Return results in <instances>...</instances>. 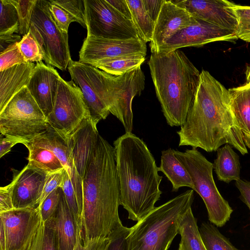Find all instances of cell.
I'll use <instances>...</instances> for the list:
<instances>
[{
    "mask_svg": "<svg viewBox=\"0 0 250 250\" xmlns=\"http://www.w3.org/2000/svg\"><path fill=\"white\" fill-rule=\"evenodd\" d=\"M177 133L179 146L212 152L228 144L243 155L248 153L231 108L228 89L204 70L200 73L199 86L186 121Z\"/></svg>",
    "mask_w": 250,
    "mask_h": 250,
    "instance_id": "1",
    "label": "cell"
},
{
    "mask_svg": "<svg viewBox=\"0 0 250 250\" xmlns=\"http://www.w3.org/2000/svg\"><path fill=\"white\" fill-rule=\"evenodd\" d=\"M82 180L80 239L108 237L123 225L118 212L119 183L114 147L99 134Z\"/></svg>",
    "mask_w": 250,
    "mask_h": 250,
    "instance_id": "2",
    "label": "cell"
},
{
    "mask_svg": "<svg viewBox=\"0 0 250 250\" xmlns=\"http://www.w3.org/2000/svg\"><path fill=\"white\" fill-rule=\"evenodd\" d=\"M113 145L120 205L128 219L138 222L155 208L162 194L163 177L146 143L132 132L118 138Z\"/></svg>",
    "mask_w": 250,
    "mask_h": 250,
    "instance_id": "3",
    "label": "cell"
},
{
    "mask_svg": "<svg viewBox=\"0 0 250 250\" xmlns=\"http://www.w3.org/2000/svg\"><path fill=\"white\" fill-rule=\"evenodd\" d=\"M148 64L167 124L171 127L181 126L195 99L200 73L179 49L152 53Z\"/></svg>",
    "mask_w": 250,
    "mask_h": 250,
    "instance_id": "4",
    "label": "cell"
},
{
    "mask_svg": "<svg viewBox=\"0 0 250 250\" xmlns=\"http://www.w3.org/2000/svg\"><path fill=\"white\" fill-rule=\"evenodd\" d=\"M188 190L159 207L131 227L128 250H167L181 222L194 201Z\"/></svg>",
    "mask_w": 250,
    "mask_h": 250,
    "instance_id": "5",
    "label": "cell"
},
{
    "mask_svg": "<svg viewBox=\"0 0 250 250\" xmlns=\"http://www.w3.org/2000/svg\"><path fill=\"white\" fill-rule=\"evenodd\" d=\"M173 150L190 175L194 191L205 204L209 222L217 227L224 226L229 220L233 209L216 186L212 175L213 164L196 148L187 149L185 152Z\"/></svg>",
    "mask_w": 250,
    "mask_h": 250,
    "instance_id": "6",
    "label": "cell"
},
{
    "mask_svg": "<svg viewBox=\"0 0 250 250\" xmlns=\"http://www.w3.org/2000/svg\"><path fill=\"white\" fill-rule=\"evenodd\" d=\"M47 118L24 87L0 112V131L4 136L28 141L47 129Z\"/></svg>",
    "mask_w": 250,
    "mask_h": 250,
    "instance_id": "7",
    "label": "cell"
},
{
    "mask_svg": "<svg viewBox=\"0 0 250 250\" xmlns=\"http://www.w3.org/2000/svg\"><path fill=\"white\" fill-rule=\"evenodd\" d=\"M49 0H37L29 30L41 48L43 60L48 65L65 71L71 60L68 34L62 32L50 13Z\"/></svg>",
    "mask_w": 250,
    "mask_h": 250,
    "instance_id": "8",
    "label": "cell"
},
{
    "mask_svg": "<svg viewBox=\"0 0 250 250\" xmlns=\"http://www.w3.org/2000/svg\"><path fill=\"white\" fill-rule=\"evenodd\" d=\"M104 88V101L110 113L123 124L125 133L133 128L132 102L145 88V76L141 66L120 76L101 70Z\"/></svg>",
    "mask_w": 250,
    "mask_h": 250,
    "instance_id": "9",
    "label": "cell"
},
{
    "mask_svg": "<svg viewBox=\"0 0 250 250\" xmlns=\"http://www.w3.org/2000/svg\"><path fill=\"white\" fill-rule=\"evenodd\" d=\"M90 117L80 88L72 80L60 78L53 109L47 117L49 125L62 137H69Z\"/></svg>",
    "mask_w": 250,
    "mask_h": 250,
    "instance_id": "10",
    "label": "cell"
},
{
    "mask_svg": "<svg viewBox=\"0 0 250 250\" xmlns=\"http://www.w3.org/2000/svg\"><path fill=\"white\" fill-rule=\"evenodd\" d=\"M84 4L87 36L121 40L140 38L133 21L106 0H84Z\"/></svg>",
    "mask_w": 250,
    "mask_h": 250,
    "instance_id": "11",
    "label": "cell"
},
{
    "mask_svg": "<svg viewBox=\"0 0 250 250\" xmlns=\"http://www.w3.org/2000/svg\"><path fill=\"white\" fill-rule=\"evenodd\" d=\"M68 70L72 81L83 93L90 118L97 124L110 112L105 104L104 88L101 70L93 66L71 60Z\"/></svg>",
    "mask_w": 250,
    "mask_h": 250,
    "instance_id": "12",
    "label": "cell"
},
{
    "mask_svg": "<svg viewBox=\"0 0 250 250\" xmlns=\"http://www.w3.org/2000/svg\"><path fill=\"white\" fill-rule=\"evenodd\" d=\"M146 42L140 38L110 39L87 36L79 51V62L92 65L104 59L134 55L146 56Z\"/></svg>",
    "mask_w": 250,
    "mask_h": 250,
    "instance_id": "13",
    "label": "cell"
},
{
    "mask_svg": "<svg viewBox=\"0 0 250 250\" xmlns=\"http://www.w3.org/2000/svg\"><path fill=\"white\" fill-rule=\"evenodd\" d=\"M41 218L38 207L0 213V229L4 232L6 250H25Z\"/></svg>",
    "mask_w": 250,
    "mask_h": 250,
    "instance_id": "14",
    "label": "cell"
},
{
    "mask_svg": "<svg viewBox=\"0 0 250 250\" xmlns=\"http://www.w3.org/2000/svg\"><path fill=\"white\" fill-rule=\"evenodd\" d=\"M195 22L167 41L155 53H168L181 48L199 46L213 42H234L236 33L196 18Z\"/></svg>",
    "mask_w": 250,
    "mask_h": 250,
    "instance_id": "15",
    "label": "cell"
},
{
    "mask_svg": "<svg viewBox=\"0 0 250 250\" xmlns=\"http://www.w3.org/2000/svg\"><path fill=\"white\" fill-rule=\"evenodd\" d=\"M192 16L217 27L236 32L238 21L233 9L235 3L225 0H173Z\"/></svg>",
    "mask_w": 250,
    "mask_h": 250,
    "instance_id": "16",
    "label": "cell"
},
{
    "mask_svg": "<svg viewBox=\"0 0 250 250\" xmlns=\"http://www.w3.org/2000/svg\"><path fill=\"white\" fill-rule=\"evenodd\" d=\"M196 20L186 10L174 3L171 0L163 4L155 22L150 47L151 53L159 48L180 31Z\"/></svg>",
    "mask_w": 250,
    "mask_h": 250,
    "instance_id": "17",
    "label": "cell"
},
{
    "mask_svg": "<svg viewBox=\"0 0 250 250\" xmlns=\"http://www.w3.org/2000/svg\"><path fill=\"white\" fill-rule=\"evenodd\" d=\"M14 174L12 200L14 208L38 207L47 173L27 164L18 173Z\"/></svg>",
    "mask_w": 250,
    "mask_h": 250,
    "instance_id": "18",
    "label": "cell"
},
{
    "mask_svg": "<svg viewBox=\"0 0 250 250\" xmlns=\"http://www.w3.org/2000/svg\"><path fill=\"white\" fill-rule=\"evenodd\" d=\"M61 76L51 65L37 62L27 87L47 118L51 112Z\"/></svg>",
    "mask_w": 250,
    "mask_h": 250,
    "instance_id": "19",
    "label": "cell"
},
{
    "mask_svg": "<svg viewBox=\"0 0 250 250\" xmlns=\"http://www.w3.org/2000/svg\"><path fill=\"white\" fill-rule=\"evenodd\" d=\"M48 147L56 155L68 173L76 194L80 215L83 210V180L74 162L71 148L67 139L62 137L49 125L43 132Z\"/></svg>",
    "mask_w": 250,
    "mask_h": 250,
    "instance_id": "20",
    "label": "cell"
},
{
    "mask_svg": "<svg viewBox=\"0 0 250 250\" xmlns=\"http://www.w3.org/2000/svg\"><path fill=\"white\" fill-rule=\"evenodd\" d=\"M44 224L55 232L59 250H73L78 239L77 229L62 188L57 209Z\"/></svg>",
    "mask_w": 250,
    "mask_h": 250,
    "instance_id": "21",
    "label": "cell"
},
{
    "mask_svg": "<svg viewBox=\"0 0 250 250\" xmlns=\"http://www.w3.org/2000/svg\"><path fill=\"white\" fill-rule=\"evenodd\" d=\"M97 125V123L89 117L85 119L78 128L66 138L71 148L77 170L82 178L99 135Z\"/></svg>",
    "mask_w": 250,
    "mask_h": 250,
    "instance_id": "22",
    "label": "cell"
},
{
    "mask_svg": "<svg viewBox=\"0 0 250 250\" xmlns=\"http://www.w3.org/2000/svg\"><path fill=\"white\" fill-rule=\"evenodd\" d=\"M35 64L26 62L0 71V112L10 100L27 86Z\"/></svg>",
    "mask_w": 250,
    "mask_h": 250,
    "instance_id": "23",
    "label": "cell"
},
{
    "mask_svg": "<svg viewBox=\"0 0 250 250\" xmlns=\"http://www.w3.org/2000/svg\"><path fill=\"white\" fill-rule=\"evenodd\" d=\"M42 132L22 144L29 151L28 165L48 174L64 167L48 147Z\"/></svg>",
    "mask_w": 250,
    "mask_h": 250,
    "instance_id": "24",
    "label": "cell"
},
{
    "mask_svg": "<svg viewBox=\"0 0 250 250\" xmlns=\"http://www.w3.org/2000/svg\"><path fill=\"white\" fill-rule=\"evenodd\" d=\"M230 106L243 134V140L250 149V83L228 89Z\"/></svg>",
    "mask_w": 250,
    "mask_h": 250,
    "instance_id": "25",
    "label": "cell"
},
{
    "mask_svg": "<svg viewBox=\"0 0 250 250\" xmlns=\"http://www.w3.org/2000/svg\"><path fill=\"white\" fill-rule=\"evenodd\" d=\"M159 171L162 172L172 186V191L176 192L180 188L188 187L195 190V186L188 172L175 156L171 148L162 151Z\"/></svg>",
    "mask_w": 250,
    "mask_h": 250,
    "instance_id": "26",
    "label": "cell"
},
{
    "mask_svg": "<svg viewBox=\"0 0 250 250\" xmlns=\"http://www.w3.org/2000/svg\"><path fill=\"white\" fill-rule=\"evenodd\" d=\"M213 166L220 181L229 183L240 179L239 157L229 144L218 149Z\"/></svg>",
    "mask_w": 250,
    "mask_h": 250,
    "instance_id": "27",
    "label": "cell"
},
{
    "mask_svg": "<svg viewBox=\"0 0 250 250\" xmlns=\"http://www.w3.org/2000/svg\"><path fill=\"white\" fill-rule=\"evenodd\" d=\"M181 240L178 250H207L191 208L185 214L178 229Z\"/></svg>",
    "mask_w": 250,
    "mask_h": 250,
    "instance_id": "28",
    "label": "cell"
},
{
    "mask_svg": "<svg viewBox=\"0 0 250 250\" xmlns=\"http://www.w3.org/2000/svg\"><path fill=\"white\" fill-rule=\"evenodd\" d=\"M145 60V56L134 55L101 60L91 65L109 74L120 76L141 66Z\"/></svg>",
    "mask_w": 250,
    "mask_h": 250,
    "instance_id": "29",
    "label": "cell"
},
{
    "mask_svg": "<svg viewBox=\"0 0 250 250\" xmlns=\"http://www.w3.org/2000/svg\"><path fill=\"white\" fill-rule=\"evenodd\" d=\"M129 7L132 21L139 37L145 42H151L155 25L147 14L143 0H126Z\"/></svg>",
    "mask_w": 250,
    "mask_h": 250,
    "instance_id": "30",
    "label": "cell"
},
{
    "mask_svg": "<svg viewBox=\"0 0 250 250\" xmlns=\"http://www.w3.org/2000/svg\"><path fill=\"white\" fill-rule=\"evenodd\" d=\"M199 230L207 250H240L211 223L203 222Z\"/></svg>",
    "mask_w": 250,
    "mask_h": 250,
    "instance_id": "31",
    "label": "cell"
},
{
    "mask_svg": "<svg viewBox=\"0 0 250 250\" xmlns=\"http://www.w3.org/2000/svg\"><path fill=\"white\" fill-rule=\"evenodd\" d=\"M25 250H59L55 232L44 224L42 218Z\"/></svg>",
    "mask_w": 250,
    "mask_h": 250,
    "instance_id": "32",
    "label": "cell"
},
{
    "mask_svg": "<svg viewBox=\"0 0 250 250\" xmlns=\"http://www.w3.org/2000/svg\"><path fill=\"white\" fill-rule=\"evenodd\" d=\"M0 36L19 33V17L16 6L11 0H0Z\"/></svg>",
    "mask_w": 250,
    "mask_h": 250,
    "instance_id": "33",
    "label": "cell"
},
{
    "mask_svg": "<svg viewBox=\"0 0 250 250\" xmlns=\"http://www.w3.org/2000/svg\"><path fill=\"white\" fill-rule=\"evenodd\" d=\"M61 188L68 206L74 216L77 229L78 237L80 239L82 230V219L79 211L74 188L69 175L65 169Z\"/></svg>",
    "mask_w": 250,
    "mask_h": 250,
    "instance_id": "34",
    "label": "cell"
},
{
    "mask_svg": "<svg viewBox=\"0 0 250 250\" xmlns=\"http://www.w3.org/2000/svg\"><path fill=\"white\" fill-rule=\"evenodd\" d=\"M18 46L26 62H39L43 60L40 45L29 30L18 42Z\"/></svg>",
    "mask_w": 250,
    "mask_h": 250,
    "instance_id": "35",
    "label": "cell"
},
{
    "mask_svg": "<svg viewBox=\"0 0 250 250\" xmlns=\"http://www.w3.org/2000/svg\"><path fill=\"white\" fill-rule=\"evenodd\" d=\"M37 0H11L16 6L19 21V33L23 36L29 31L32 14Z\"/></svg>",
    "mask_w": 250,
    "mask_h": 250,
    "instance_id": "36",
    "label": "cell"
},
{
    "mask_svg": "<svg viewBox=\"0 0 250 250\" xmlns=\"http://www.w3.org/2000/svg\"><path fill=\"white\" fill-rule=\"evenodd\" d=\"M233 9L238 21L237 38L250 42V6L235 4Z\"/></svg>",
    "mask_w": 250,
    "mask_h": 250,
    "instance_id": "37",
    "label": "cell"
},
{
    "mask_svg": "<svg viewBox=\"0 0 250 250\" xmlns=\"http://www.w3.org/2000/svg\"><path fill=\"white\" fill-rule=\"evenodd\" d=\"M49 8L52 19L60 31L68 34L69 24L72 22H77L76 19L52 0H49Z\"/></svg>",
    "mask_w": 250,
    "mask_h": 250,
    "instance_id": "38",
    "label": "cell"
},
{
    "mask_svg": "<svg viewBox=\"0 0 250 250\" xmlns=\"http://www.w3.org/2000/svg\"><path fill=\"white\" fill-rule=\"evenodd\" d=\"M52 1L69 13L76 19L77 22L86 28L84 0H52Z\"/></svg>",
    "mask_w": 250,
    "mask_h": 250,
    "instance_id": "39",
    "label": "cell"
},
{
    "mask_svg": "<svg viewBox=\"0 0 250 250\" xmlns=\"http://www.w3.org/2000/svg\"><path fill=\"white\" fill-rule=\"evenodd\" d=\"M25 62H26L19 49L18 42L0 53V71Z\"/></svg>",
    "mask_w": 250,
    "mask_h": 250,
    "instance_id": "40",
    "label": "cell"
},
{
    "mask_svg": "<svg viewBox=\"0 0 250 250\" xmlns=\"http://www.w3.org/2000/svg\"><path fill=\"white\" fill-rule=\"evenodd\" d=\"M61 189V188H58L51 192L38 207L43 222L47 221L55 213L60 199Z\"/></svg>",
    "mask_w": 250,
    "mask_h": 250,
    "instance_id": "41",
    "label": "cell"
},
{
    "mask_svg": "<svg viewBox=\"0 0 250 250\" xmlns=\"http://www.w3.org/2000/svg\"><path fill=\"white\" fill-rule=\"evenodd\" d=\"M64 171L65 169L63 168L47 174L38 207L51 192L58 188H61Z\"/></svg>",
    "mask_w": 250,
    "mask_h": 250,
    "instance_id": "42",
    "label": "cell"
},
{
    "mask_svg": "<svg viewBox=\"0 0 250 250\" xmlns=\"http://www.w3.org/2000/svg\"><path fill=\"white\" fill-rule=\"evenodd\" d=\"M130 231V229L126 227L115 230L109 236L110 243L107 250H128Z\"/></svg>",
    "mask_w": 250,
    "mask_h": 250,
    "instance_id": "43",
    "label": "cell"
},
{
    "mask_svg": "<svg viewBox=\"0 0 250 250\" xmlns=\"http://www.w3.org/2000/svg\"><path fill=\"white\" fill-rule=\"evenodd\" d=\"M110 238L97 237L82 241L78 237L73 250H107Z\"/></svg>",
    "mask_w": 250,
    "mask_h": 250,
    "instance_id": "44",
    "label": "cell"
},
{
    "mask_svg": "<svg viewBox=\"0 0 250 250\" xmlns=\"http://www.w3.org/2000/svg\"><path fill=\"white\" fill-rule=\"evenodd\" d=\"M14 180L8 185L0 188V213L11 210L14 208L12 200Z\"/></svg>",
    "mask_w": 250,
    "mask_h": 250,
    "instance_id": "45",
    "label": "cell"
},
{
    "mask_svg": "<svg viewBox=\"0 0 250 250\" xmlns=\"http://www.w3.org/2000/svg\"><path fill=\"white\" fill-rule=\"evenodd\" d=\"M165 1V0H143L147 14L155 23Z\"/></svg>",
    "mask_w": 250,
    "mask_h": 250,
    "instance_id": "46",
    "label": "cell"
},
{
    "mask_svg": "<svg viewBox=\"0 0 250 250\" xmlns=\"http://www.w3.org/2000/svg\"><path fill=\"white\" fill-rule=\"evenodd\" d=\"M25 141L23 139L10 136L0 135V157L6 154L9 152L12 147L15 145L21 143L22 144Z\"/></svg>",
    "mask_w": 250,
    "mask_h": 250,
    "instance_id": "47",
    "label": "cell"
},
{
    "mask_svg": "<svg viewBox=\"0 0 250 250\" xmlns=\"http://www.w3.org/2000/svg\"><path fill=\"white\" fill-rule=\"evenodd\" d=\"M235 186L240 192V198L250 211V182L239 179L236 181Z\"/></svg>",
    "mask_w": 250,
    "mask_h": 250,
    "instance_id": "48",
    "label": "cell"
},
{
    "mask_svg": "<svg viewBox=\"0 0 250 250\" xmlns=\"http://www.w3.org/2000/svg\"><path fill=\"white\" fill-rule=\"evenodd\" d=\"M106 0L121 15L132 21L131 12L126 0Z\"/></svg>",
    "mask_w": 250,
    "mask_h": 250,
    "instance_id": "49",
    "label": "cell"
},
{
    "mask_svg": "<svg viewBox=\"0 0 250 250\" xmlns=\"http://www.w3.org/2000/svg\"><path fill=\"white\" fill-rule=\"evenodd\" d=\"M19 35L0 36V52H2L13 44L21 40Z\"/></svg>",
    "mask_w": 250,
    "mask_h": 250,
    "instance_id": "50",
    "label": "cell"
},
{
    "mask_svg": "<svg viewBox=\"0 0 250 250\" xmlns=\"http://www.w3.org/2000/svg\"><path fill=\"white\" fill-rule=\"evenodd\" d=\"M245 74L246 76L247 83H250V65L247 66Z\"/></svg>",
    "mask_w": 250,
    "mask_h": 250,
    "instance_id": "51",
    "label": "cell"
}]
</instances>
